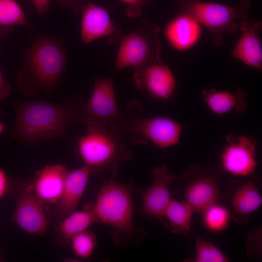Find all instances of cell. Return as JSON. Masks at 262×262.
<instances>
[{"mask_svg": "<svg viewBox=\"0 0 262 262\" xmlns=\"http://www.w3.org/2000/svg\"><path fill=\"white\" fill-rule=\"evenodd\" d=\"M84 102L81 96H76L62 104L44 100L18 104L12 135L29 145L64 136L67 127L81 122V111Z\"/></svg>", "mask_w": 262, "mask_h": 262, "instance_id": "obj_1", "label": "cell"}, {"mask_svg": "<svg viewBox=\"0 0 262 262\" xmlns=\"http://www.w3.org/2000/svg\"><path fill=\"white\" fill-rule=\"evenodd\" d=\"M21 55L24 64L17 78L19 91L27 95L40 91L47 93L54 91L67 64L66 49L61 40L46 35L36 36Z\"/></svg>", "mask_w": 262, "mask_h": 262, "instance_id": "obj_2", "label": "cell"}, {"mask_svg": "<svg viewBox=\"0 0 262 262\" xmlns=\"http://www.w3.org/2000/svg\"><path fill=\"white\" fill-rule=\"evenodd\" d=\"M132 182L120 183L113 178L101 186L93 208L98 223L112 228V238L118 246H135L144 232L135 227L131 198Z\"/></svg>", "mask_w": 262, "mask_h": 262, "instance_id": "obj_3", "label": "cell"}, {"mask_svg": "<svg viewBox=\"0 0 262 262\" xmlns=\"http://www.w3.org/2000/svg\"><path fill=\"white\" fill-rule=\"evenodd\" d=\"M76 141L77 153L90 168L91 174L108 171L116 177L120 164L133 156L127 147L116 123L106 127H87L86 133Z\"/></svg>", "mask_w": 262, "mask_h": 262, "instance_id": "obj_4", "label": "cell"}, {"mask_svg": "<svg viewBox=\"0 0 262 262\" xmlns=\"http://www.w3.org/2000/svg\"><path fill=\"white\" fill-rule=\"evenodd\" d=\"M143 109L137 100L129 104L127 112L118 123L120 132L131 145H146L151 141L164 150L179 142L183 131L181 124L164 116H143Z\"/></svg>", "mask_w": 262, "mask_h": 262, "instance_id": "obj_5", "label": "cell"}, {"mask_svg": "<svg viewBox=\"0 0 262 262\" xmlns=\"http://www.w3.org/2000/svg\"><path fill=\"white\" fill-rule=\"evenodd\" d=\"M180 11L193 16L209 31L212 43L215 46L224 44L225 33L238 31L243 21L248 19L252 8L249 0H242L237 6L199 0H177Z\"/></svg>", "mask_w": 262, "mask_h": 262, "instance_id": "obj_6", "label": "cell"}, {"mask_svg": "<svg viewBox=\"0 0 262 262\" xmlns=\"http://www.w3.org/2000/svg\"><path fill=\"white\" fill-rule=\"evenodd\" d=\"M160 31L156 25L141 18L134 30L121 37L115 73L130 67L162 63Z\"/></svg>", "mask_w": 262, "mask_h": 262, "instance_id": "obj_7", "label": "cell"}, {"mask_svg": "<svg viewBox=\"0 0 262 262\" xmlns=\"http://www.w3.org/2000/svg\"><path fill=\"white\" fill-rule=\"evenodd\" d=\"M221 169L218 165L207 169L193 165L179 178L178 189L194 212L202 213L218 202L220 197L218 180Z\"/></svg>", "mask_w": 262, "mask_h": 262, "instance_id": "obj_8", "label": "cell"}, {"mask_svg": "<svg viewBox=\"0 0 262 262\" xmlns=\"http://www.w3.org/2000/svg\"><path fill=\"white\" fill-rule=\"evenodd\" d=\"M123 114L117 103L113 77L97 76L91 97L82 106L81 122L86 128L109 126L117 123Z\"/></svg>", "mask_w": 262, "mask_h": 262, "instance_id": "obj_9", "label": "cell"}, {"mask_svg": "<svg viewBox=\"0 0 262 262\" xmlns=\"http://www.w3.org/2000/svg\"><path fill=\"white\" fill-rule=\"evenodd\" d=\"M9 188L16 200L10 220L27 233L44 236L47 232L48 220L44 205L34 194L31 183L12 181Z\"/></svg>", "mask_w": 262, "mask_h": 262, "instance_id": "obj_10", "label": "cell"}, {"mask_svg": "<svg viewBox=\"0 0 262 262\" xmlns=\"http://www.w3.org/2000/svg\"><path fill=\"white\" fill-rule=\"evenodd\" d=\"M154 179L151 186L146 190L133 188L142 199L141 213L148 218H153L160 222L165 227L169 228L165 219V211L172 199L169 185L176 179L166 164L152 169Z\"/></svg>", "mask_w": 262, "mask_h": 262, "instance_id": "obj_11", "label": "cell"}, {"mask_svg": "<svg viewBox=\"0 0 262 262\" xmlns=\"http://www.w3.org/2000/svg\"><path fill=\"white\" fill-rule=\"evenodd\" d=\"M81 38L86 44L105 38L109 44H116L123 36L122 27L111 18L108 10L86 0L81 5Z\"/></svg>", "mask_w": 262, "mask_h": 262, "instance_id": "obj_12", "label": "cell"}, {"mask_svg": "<svg viewBox=\"0 0 262 262\" xmlns=\"http://www.w3.org/2000/svg\"><path fill=\"white\" fill-rule=\"evenodd\" d=\"M256 149V141L252 136L228 135L221 154V168L237 176L253 174L258 164Z\"/></svg>", "mask_w": 262, "mask_h": 262, "instance_id": "obj_13", "label": "cell"}, {"mask_svg": "<svg viewBox=\"0 0 262 262\" xmlns=\"http://www.w3.org/2000/svg\"><path fill=\"white\" fill-rule=\"evenodd\" d=\"M133 78L137 88L151 98L166 102L175 96V77L169 67L162 63L135 68Z\"/></svg>", "mask_w": 262, "mask_h": 262, "instance_id": "obj_14", "label": "cell"}, {"mask_svg": "<svg viewBox=\"0 0 262 262\" xmlns=\"http://www.w3.org/2000/svg\"><path fill=\"white\" fill-rule=\"evenodd\" d=\"M262 22L243 21L240 29L241 35L230 55L246 65L259 71L262 70V48L260 36Z\"/></svg>", "mask_w": 262, "mask_h": 262, "instance_id": "obj_15", "label": "cell"}, {"mask_svg": "<svg viewBox=\"0 0 262 262\" xmlns=\"http://www.w3.org/2000/svg\"><path fill=\"white\" fill-rule=\"evenodd\" d=\"M68 172L61 164L48 165L37 172L33 183V190L44 205L56 204L64 190Z\"/></svg>", "mask_w": 262, "mask_h": 262, "instance_id": "obj_16", "label": "cell"}, {"mask_svg": "<svg viewBox=\"0 0 262 262\" xmlns=\"http://www.w3.org/2000/svg\"><path fill=\"white\" fill-rule=\"evenodd\" d=\"M164 33L173 48L185 51L194 47L199 40L201 25L193 16L180 11L167 22Z\"/></svg>", "mask_w": 262, "mask_h": 262, "instance_id": "obj_17", "label": "cell"}, {"mask_svg": "<svg viewBox=\"0 0 262 262\" xmlns=\"http://www.w3.org/2000/svg\"><path fill=\"white\" fill-rule=\"evenodd\" d=\"M91 175L90 168L85 165L68 171L64 188L56 203L54 213L58 220L61 221L76 211Z\"/></svg>", "mask_w": 262, "mask_h": 262, "instance_id": "obj_18", "label": "cell"}, {"mask_svg": "<svg viewBox=\"0 0 262 262\" xmlns=\"http://www.w3.org/2000/svg\"><path fill=\"white\" fill-rule=\"evenodd\" d=\"M259 179L253 178L241 182L233 191L230 198L229 209L231 217L240 223L246 222L249 215L262 205V197L257 182Z\"/></svg>", "mask_w": 262, "mask_h": 262, "instance_id": "obj_19", "label": "cell"}, {"mask_svg": "<svg viewBox=\"0 0 262 262\" xmlns=\"http://www.w3.org/2000/svg\"><path fill=\"white\" fill-rule=\"evenodd\" d=\"M201 93L203 100L213 114L243 113L248 106L247 93L239 87L234 92L204 89Z\"/></svg>", "mask_w": 262, "mask_h": 262, "instance_id": "obj_20", "label": "cell"}, {"mask_svg": "<svg viewBox=\"0 0 262 262\" xmlns=\"http://www.w3.org/2000/svg\"><path fill=\"white\" fill-rule=\"evenodd\" d=\"M98 223L93 208V203H88L80 211H75L59 222L54 237L59 245L65 247L70 243L76 235Z\"/></svg>", "mask_w": 262, "mask_h": 262, "instance_id": "obj_21", "label": "cell"}, {"mask_svg": "<svg viewBox=\"0 0 262 262\" xmlns=\"http://www.w3.org/2000/svg\"><path fill=\"white\" fill-rule=\"evenodd\" d=\"M194 211L185 201L172 199L164 214L171 232L174 234L186 236L190 231V223Z\"/></svg>", "mask_w": 262, "mask_h": 262, "instance_id": "obj_22", "label": "cell"}, {"mask_svg": "<svg viewBox=\"0 0 262 262\" xmlns=\"http://www.w3.org/2000/svg\"><path fill=\"white\" fill-rule=\"evenodd\" d=\"M21 5L16 0H0V35H6L17 26H30Z\"/></svg>", "mask_w": 262, "mask_h": 262, "instance_id": "obj_23", "label": "cell"}, {"mask_svg": "<svg viewBox=\"0 0 262 262\" xmlns=\"http://www.w3.org/2000/svg\"><path fill=\"white\" fill-rule=\"evenodd\" d=\"M202 213V221L204 226L209 231L214 233L224 231L231 218L228 208L217 203L208 207Z\"/></svg>", "mask_w": 262, "mask_h": 262, "instance_id": "obj_24", "label": "cell"}, {"mask_svg": "<svg viewBox=\"0 0 262 262\" xmlns=\"http://www.w3.org/2000/svg\"><path fill=\"white\" fill-rule=\"evenodd\" d=\"M195 262H227L229 258L214 244L195 235Z\"/></svg>", "mask_w": 262, "mask_h": 262, "instance_id": "obj_25", "label": "cell"}, {"mask_svg": "<svg viewBox=\"0 0 262 262\" xmlns=\"http://www.w3.org/2000/svg\"><path fill=\"white\" fill-rule=\"evenodd\" d=\"M70 243L72 251L77 257L87 259L91 256L95 247L96 236L93 232L86 230L74 236Z\"/></svg>", "mask_w": 262, "mask_h": 262, "instance_id": "obj_26", "label": "cell"}, {"mask_svg": "<svg viewBox=\"0 0 262 262\" xmlns=\"http://www.w3.org/2000/svg\"><path fill=\"white\" fill-rule=\"evenodd\" d=\"M154 0H119L126 5L125 9L127 16L131 18H138L142 14L143 7Z\"/></svg>", "mask_w": 262, "mask_h": 262, "instance_id": "obj_27", "label": "cell"}, {"mask_svg": "<svg viewBox=\"0 0 262 262\" xmlns=\"http://www.w3.org/2000/svg\"><path fill=\"white\" fill-rule=\"evenodd\" d=\"M10 181L6 172L0 167V200L8 192Z\"/></svg>", "mask_w": 262, "mask_h": 262, "instance_id": "obj_28", "label": "cell"}, {"mask_svg": "<svg viewBox=\"0 0 262 262\" xmlns=\"http://www.w3.org/2000/svg\"><path fill=\"white\" fill-rule=\"evenodd\" d=\"M11 85L6 82L0 69V101L6 98L12 92Z\"/></svg>", "mask_w": 262, "mask_h": 262, "instance_id": "obj_29", "label": "cell"}, {"mask_svg": "<svg viewBox=\"0 0 262 262\" xmlns=\"http://www.w3.org/2000/svg\"><path fill=\"white\" fill-rule=\"evenodd\" d=\"M51 0H31L37 13L44 15L48 10Z\"/></svg>", "mask_w": 262, "mask_h": 262, "instance_id": "obj_30", "label": "cell"}, {"mask_svg": "<svg viewBox=\"0 0 262 262\" xmlns=\"http://www.w3.org/2000/svg\"><path fill=\"white\" fill-rule=\"evenodd\" d=\"M63 6L71 9L76 14H78L79 9L86 0H57Z\"/></svg>", "mask_w": 262, "mask_h": 262, "instance_id": "obj_31", "label": "cell"}, {"mask_svg": "<svg viewBox=\"0 0 262 262\" xmlns=\"http://www.w3.org/2000/svg\"><path fill=\"white\" fill-rule=\"evenodd\" d=\"M5 130V126L1 119V112L0 109V136H1Z\"/></svg>", "mask_w": 262, "mask_h": 262, "instance_id": "obj_32", "label": "cell"}]
</instances>
